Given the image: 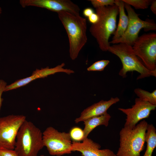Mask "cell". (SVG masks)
<instances>
[{"instance_id":"cell-21","label":"cell","mask_w":156,"mask_h":156,"mask_svg":"<svg viewBox=\"0 0 156 156\" xmlns=\"http://www.w3.org/2000/svg\"><path fill=\"white\" fill-rule=\"evenodd\" d=\"M110 62L108 60H102L96 61L87 68L88 71H102L109 64Z\"/></svg>"},{"instance_id":"cell-25","label":"cell","mask_w":156,"mask_h":156,"mask_svg":"<svg viewBox=\"0 0 156 156\" xmlns=\"http://www.w3.org/2000/svg\"><path fill=\"white\" fill-rule=\"evenodd\" d=\"M88 19L92 24H94L98 22L99 17L98 14L94 12L88 17Z\"/></svg>"},{"instance_id":"cell-9","label":"cell","mask_w":156,"mask_h":156,"mask_svg":"<svg viewBox=\"0 0 156 156\" xmlns=\"http://www.w3.org/2000/svg\"><path fill=\"white\" fill-rule=\"evenodd\" d=\"M23 115H9L0 117V148L14 150L17 134L26 120Z\"/></svg>"},{"instance_id":"cell-23","label":"cell","mask_w":156,"mask_h":156,"mask_svg":"<svg viewBox=\"0 0 156 156\" xmlns=\"http://www.w3.org/2000/svg\"><path fill=\"white\" fill-rule=\"evenodd\" d=\"M0 156H19L14 150L0 148Z\"/></svg>"},{"instance_id":"cell-7","label":"cell","mask_w":156,"mask_h":156,"mask_svg":"<svg viewBox=\"0 0 156 156\" xmlns=\"http://www.w3.org/2000/svg\"><path fill=\"white\" fill-rule=\"evenodd\" d=\"M42 133L44 146L50 155L61 156L71 153L72 142L69 133L60 132L49 126Z\"/></svg>"},{"instance_id":"cell-18","label":"cell","mask_w":156,"mask_h":156,"mask_svg":"<svg viewBox=\"0 0 156 156\" xmlns=\"http://www.w3.org/2000/svg\"><path fill=\"white\" fill-rule=\"evenodd\" d=\"M134 92L138 98L151 104L156 105V90L151 92L140 88H136Z\"/></svg>"},{"instance_id":"cell-2","label":"cell","mask_w":156,"mask_h":156,"mask_svg":"<svg viewBox=\"0 0 156 156\" xmlns=\"http://www.w3.org/2000/svg\"><path fill=\"white\" fill-rule=\"evenodd\" d=\"M95 10L99 19L96 23L92 24L89 31L96 39L100 49L106 51L110 45L109 41V37L114 34L117 27L118 8L114 4L99 7L96 8Z\"/></svg>"},{"instance_id":"cell-29","label":"cell","mask_w":156,"mask_h":156,"mask_svg":"<svg viewBox=\"0 0 156 156\" xmlns=\"http://www.w3.org/2000/svg\"><path fill=\"white\" fill-rule=\"evenodd\" d=\"M40 156H44V155H40Z\"/></svg>"},{"instance_id":"cell-15","label":"cell","mask_w":156,"mask_h":156,"mask_svg":"<svg viewBox=\"0 0 156 156\" xmlns=\"http://www.w3.org/2000/svg\"><path fill=\"white\" fill-rule=\"evenodd\" d=\"M114 4L118 7L119 19L118 26L113 34L112 40L118 39L122 36L127 28L129 18L125 12V3L122 0H114Z\"/></svg>"},{"instance_id":"cell-16","label":"cell","mask_w":156,"mask_h":156,"mask_svg":"<svg viewBox=\"0 0 156 156\" xmlns=\"http://www.w3.org/2000/svg\"><path fill=\"white\" fill-rule=\"evenodd\" d=\"M111 118L110 115L107 113L99 116L90 118L84 121V127L83 130L85 138H88L90 132L98 126L104 125L107 127Z\"/></svg>"},{"instance_id":"cell-4","label":"cell","mask_w":156,"mask_h":156,"mask_svg":"<svg viewBox=\"0 0 156 156\" xmlns=\"http://www.w3.org/2000/svg\"><path fill=\"white\" fill-rule=\"evenodd\" d=\"M108 51L116 55L120 60L122 67L119 72V75L125 78L129 72L136 71L140 73L137 79L151 76L156 77V70L148 69L135 55L132 46L124 43L110 45Z\"/></svg>"},{"instance_id":"cell-22","label":"cell","mask_w":156,"mask_h":156,"mask_svg":"<svg viewBox=\"0 0 156 156\" xmlns=\"http://www.w3.org/2000/svg\"><path fill=\"white\" fill-rule=\"evenodd\" d=\"M93 6L95 8L101 7L112 5L114 4V0H90Z\"/></svg>"},{"instance_id":"cell-24","label":"cell","mask_w":156,"mask_h":156,"mask_svg":"<svg viewBox=\"0 0 156 156\" xmlns=\"http://www.w3.org/2000/svg\"><path fill=\"white\" fill-rule=\"evenodd\" d=\"M7 85V83L5 81L0 79V110L3 100L2 95L3 92H4L5 88Z\"/></svg>"},{"instance_id":"cell-19","label":"cell","mask_w":156,"mask_h":156,"mask_svg":"<svg viewBox=\"0 0 156 156\" xmlns=\"http://www.w3.org/2000/svg\"><path fill=\"white\" fill-rule=\"evenodd\" d=\"M125 3L132 6L136 9H147L151 3V0H122Z\"/></svg>"},{"instance_id":"cell-3","label":"cell","mask_w":156,"mask_h":156,"mask_svg":"<svg viewBox=\"0 0 156 156\" xmlns=\"http://www.w3.org/2000/svg\"><path fill=\"white\" fill-rule=\"evenodd\" d=\"M42 133L33 122L26 120L18 132L14 150L19 156H37L44 147Z\"/></svg>"},{"instance_id":"cell-8","label":"cell","mask_w":156,"mask_h":156,"mask_svg":"<svg viewBox=\"0 0 156 156\" xmlns=\"http://www.w3.org/2000/svg\"><path fill=\"white\" fill-rule=\"evenodd\" d=\"M136 56L149 70H156V34L149 33L138 36L132 46Z\"/></svg>"},{"instance_id":"cell-17","label":"cell","mask_w":156,"mask_h":156,"mask_svg":"<svg viewBox=\"0 0 156 156\" xmlns=\"http://www.w3.org/2000/svg\"><path fill=\"white\" fill-rule=\"evenodd\" d=\"M146 150L143 156H152L156 147V129L152 124H148L145 136Z\"/></svg>"},{"instance_id":"cell-5","label":"cell","mask_w":156,"mask_h":156,"mask_svg":"<svg viewBox=\"0 0 156 156\" xmlns=\"http://www.w3.org/2000/svg\"><path fill=\"white\" fill-rule=\"evenodd\" d=\"M148 124L143 120L133 128L124 127L120 131L119 147L116 156H140L144 148Z\"/></svg>"},{"instance_id":"cell-1","label":"cell","mask_w":156,"mask_h":156,"mask_svg":"<svg viewBox=\"0 0 156 156\" xmlns=\"http://www.w3.org/2000/svg\"><path fill=\"white\" fill-rule=\"evenodd\" d=\"M67 33L69 42V53L74 60L87 41L86 19L79 14L65 11L57 13Z\"/></svg>"},{"instance_id":"cell-13","label":"cell","mask_w":156,"mask_h":156,"mask_svg":"<svg viewBox=\"0 0 156 156\" xmlns=\"http://www.w3.org/2000/svg\"><path fill=\"white\" fill-rule=\"evenodd\" d=\"M101 146L88 138L82 142H73L72 151L81 153L83 156H116L114 152L108 149H100Z\"/></svg>"},{"instance_id":"cell-12","label":"cell","mask_w":156,"mask_h":156,"mask_svg":"<svg viewBox=\"0 0 156 156\" xmlns=\"http://www.w3.org/2000/svg\"><path fill=\"white\" fill-rule=\"evenodd\" d=\"M65 64L63 63L55 67L50 68L47 66L46 68L40 69H36L33 71L30 76L16 81L12 83L7 85L5 88L4 92L25 86L32 81L38 79L44 78L48 76L54 74L58 72H64L69 75L74 73L70 69L64 68Z\"/></svg>"},{"instance_id":"cell-6","label":"cell","mask_w":156,"mask_h":156,"mask_svg":"<svg viewBox=\"0 0 156 156\" xmlns=\"http://www.w3.org/2000/svg\"><path fill=\"white\" fill-rule=\"evenodd\" d=\"M125 8L129 18L127 28L123 35L115 40H112L109 43L113 44L124 43L132 46L138 37L140 30L143 29L145 31L156 30V24L151 20L143 21L139 17L131 6L125 3Z\"/></svg>"},{"instance_id":"cell-26","label":"cell","mask_w":156,"mask_h":156,"mask_svg":"<svg viewBox=\"0 0 156 156\" xmlns=\"http://www.w3.org/2000/svg\"><path fill=\"white\" fill-rule=\"evenodd\" d=\"M94 13V12L93 9L89 7L85 8L83 11V15L85 17L88 18Z\"/></svg>"},{"instance_id":"cell-10","label":"cell","mask_w":156,"mask_h":156,"mask_svg":"<svg viewBox=\"0 0 156 156\" xmlns=\"http://www.w3.org/2000/svg\"><path fill=\"white\" fill-rule=\"evenodd\" d=\"M156 105L151 104L138 98L135 99V104L131 107L119 108L118 109L126 115L124 127L133 128L141 120L148 118L151 112L155 109Z\"/></svg>"},{"instance_id":"cell-11","label":"cell","mask_w":156,"mask_h":156,"mask_svg":"<svg viewBox=\"0 0 156 156\" xmlns=\"http://www.w3.org/2000/svg\"><path fill=\"white\" fill-rule=\"evenodd\" d=\"M19 3L23 8L34 6L57 13L65 11L79 14V7L70 0H20Z\"/></svg>"},{"instance_id":"cell-20","label":"cell","mask_w":156,"mask_h":156,"mask_svg":"<svg viewBox=\"0 0 156 156\" xmlns=\"http://www.w3.org/2000/svg\"><path fill=\"white\" fill-rule=\"evenodd\" d=\"M70 138L73 142H80L84 139V133L83 130L78 127H72L69 132Z\"/></svg>"},{"instance_id":"cell-27","label":"cell","mask_w":156,"mask_h":156,"mask_svg":"<svg viewBox=\"0 0 156 156\" xmlns=\"http://www.w3.org/2000/svg\"><path fill=\"white\" fill-rule=\"evenodd\" d=\"M151 5V10L154 14L156 15V0H152Z\"/></svg>"},{"instance_id":"cell-28","label":"cell","mask_w":156,"mask_h":156,"mask_svg":"<svg viewBox=\"0 0 156 156\" xmlns=\"http://www.w3.org/2000/svg\"><path fill=\"white\" fill-rule=\"evenodd\" d=\"M2 13V9L1 7L0 6V17L1 16Z\"/></svg>"},{"instance_id":"cell-14","label":"cell","mask_w":156,"mask_h":156,"mask_svg":"<svg viewBox=\"0 0 156 156\" xmlns=\"http://www.w3.org/2000/svg\"><path fill=\"white\" fill-rule=\"evenodd\" d=\"M119 101L118 97H111L108 100H101L94 103L83 110L80 116L75 120V122L78 123L90 118L104 114L107 113V110L112 105Z\"/></svg>"}]
</instances>
